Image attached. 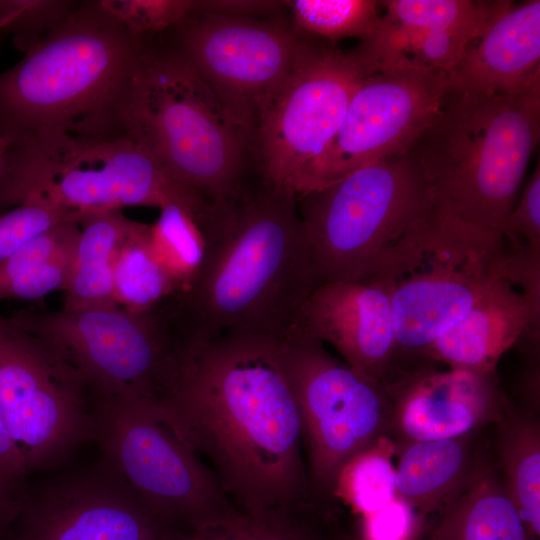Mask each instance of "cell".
Returning a JSON list of instances; mask_svg holds the SVG:
<instances>
[{
  "mask_svg": "<svg viewBox=\"0 0 540 540\" xmlns=\"http://www.w3.org/2000/svg\"><path fill=\"white\" fill-rule=\"evenodd\" d=\"M79 3L67 0H26L24 8L3 30L12 33L23 54L42 41Z\"/></svg>",
  "mask_w": 540,
  "mask_h": 540,
  "instance_id": "33",
  "label": "cell"
},
{
  "mask_svg": "<svg viewBox=\"0 0 540 540\" xmlns=\"http://www.w3.org/2000/svg\"><path fill=\"white\" fill-rule=\"evenodd\" d=\"M160 210L158 219L149 224L148 242L180 293L191 286L202 268L207 252L206 236L183 207L170 204Z\"/></svg>",
  "mask_w": 540,
  "mask_h": 540,
  "instance_id": "26",
  "label": "cell"
},
{
  "mask_svg": "<svg viewBox=\"0 0 540 540\" xmlns=\"http://www.w3.org/2000/svg\"><path fill=\"white\" fill-rule=\"evenodd\" d=\"M540 328V250L514 249L505 273L421 356L474 373L496 374L501 357Z\"/></svg>",
  "mask_w": 540,
  "mask_h": 540,
  "instance_id": "18",
  "label": "cell"
},
{
  "mask_svg": "<svg viewBox=\"0 0 540 540\" xmlns=\"http://www.w3.org/2000/svg\"><path fill=\"white\" fill-rule=\"evenodd\" d=\"M381 381L402 442L460 438L501 418L496 374L439 370L433 360L412 356L397 357Z\"/></svg>",
  "mask_w": 540,
  "mask_h": 540,
  "instance_id": "17",
  "label": "cell"
},
{
  "mask_svg": "<svg viewBox=\"0 0 540 540\" xmlns=\"http://www.w3.org/2000/svg\"><path fill=\"white\" fill-rule=\"evenodd\" d=\"M127 135L215 207L250 183V134L191 66L158 35L146 38Z\"/></svg>",
  "mask_w": 540,
  "mask_h": 540,
  "instance_id": "6",
  "label": "cell"
},
{
  "mask_svg": "<svg viewBox=\"0 0 540 540\" xmlns=\"http://www.w3.org/2000/svg\"><path fill=\"white\" fill-rule=\"evenodd\" d=\"M540 136V92L451 88L409 153L433 206L502 235Z\"/></svg>",
  "mask_w": 540,
  "mask_h": 540,
  "instance_id": "4",
  "label": "cell"
},
{
  "mask_svg": "<svg viewBox=\"0 0 540 540\" xmlns=\"http://www.w3.org/2000/svg\"><path fill=\"white\" fill-rule=\"evenodd\" d=\"M25 3L26 0H20L19 7L12 14L0 20V31H2L9 23H11L12 20L17 17L19 12L24 8Z\"/></svg>",
  "mask_w": 540,
  "mask_h": 540,
  "instance_id": "40",
  "label": "cell"
},
{
  "mask_svg": "<svg viewBox=\"0 0 540 540\" xmlns=\"http://www.w3.org/2000/svg\"><path fill=\"white\" fill-rule=\"evenodd\" d=\"M29 474L26 459L0 414V491L19 499Z\"/></svg>",
  "mask_w": 540,
  "mask_h": 540,
  "instance_id": "36",
  "label": "cell"
},
{
  "mask_svg": "<svg viewBox=\"0 0 540 540\" xmlns=\"http://www.w3.org/2000/svg\"><path fill=\"white\" fill-rule=\"evenodd\" d=\"M11 316L70 363L95 398L153 400L175 348L164 302L142 313L61 309Z\"/></svg>",
  "mask_w": 540,
  "mask_h": 540,
  "instance_id": "13",
  "label": "cell"
},
{
  "mask_svg": "<svg viewBox=\"0 0 540 540\" xmlns=\"http://www.w3.org/2000/svg\"><path fill=\"white\" fill-rule=\"evenodd\" d=\"M70 214L39 198H29L0 211V261Z\"/></svg>",
  "mask_w": 540,
  "mask_h": 540,
  "instance_id": "32",
  "label": "cell"
},
{
  "mask_svg": "<svg viewBox=\"0 0 540 540\" xmlns=\"http://www.w3.org/2000/svg\"><path fill=\"white\" fill-rule=\"evenodd\" d=\"M104 464L24 490L6 540H181Z\"/></svg>",
  "mask_w": 540,
  "mask_h": 540,
  "instance_id": "16",
  "label": "cell"
},
{
  "mask_svg": "<svg viewBox=\"0 0 540 540\" xmlns=\"http://www.w3.org/2000/svg\"><path fill=\"white\" fill-rule=\"evenodd\" d=\"M396 444L387 435L356 454L341 470L333 496L341 497L362 516L396 496Z\"/></svg>",
  "mask_w": 540,
  "mask_h": 540,
  "instance_id": "28",
  "label": "cell"
},
{
  "mask_svg": "<svg viewBox=\"0 0 540 540\" xmlns=\"http://www.w3.org/2000/svg\"><path fill=\"white\" fill-rule=\"evenodd\" d=\"M452 88L486 95L540 92V1H482Z\"/></svg>",
  "mask_w": 540,
  "mask_h": 540,
  "instance_id": "20",
  "label": "cell"
},
{
  "mask_svg": "<svg viewBox=\"0 0 540 540\" xmlns=\"http://www.w3.org/2000/svg\"><path fill=\"white\" fill-rule=\"evenodd\" d=\"M153 402L236 508L312 503L299 410L279 339L176 340Z\"/></svg>",
  "mask_w": 540,
  "mask_h": 540,
  "instance_id": "1",
  "label": "cell"
},
{
  "mask_svg": "<svg viewBox=\"0 0 540 540\" xmlns=\"http://www.w3.org/2000/svg\"><path fill=\"white\" fill-rule=\"evenodd\" d=\"M499 459L503 486L516 507L528 540L540 539V428L526 415L502 422Z\"/></svg>",
  "mask_w": 540,
  "mask_h": 540,
  "instance_id": "24",
  "label": "cell"
},
{
  "mask_svg": "<svg viewBox=\"0 0 540 540\" xmlns=\"http://www.w3.org/2000/svg\"><path fill=\"white\" fill-rule=\"evenodd\" d=\"M205 236L198 276L165 301L175 338L287 336L319 284L296 193L259 177L233 201L216 207Z\"/></svg>",
  "mask_w": 540,
  "mask_h": 540,
  "instance_id": "2",
  "label": "cell"
},
{
  "mask_svg": "<svg viewBox=\"0 0 540 540\" xmlns=\"http://www.w3.org/2000/svg\"><path fill=\"white\" fill-rule=\"evenodd\" d=\"M284 3L299 31L333 44L348 37L366 39L381 17L380 4L373 0H290Z\"/></svg>",
  "mask_w": 540,
  "mask_h": 540,
  "instance_id": "29",
  "label": "cell"
},
{
  "mask_svg": "<svg viewBox=\"0 0 540 540\" xmlns=\"http://www.w3.org/2000/svg\"><path fill=\"white\" fill-rule=\"evenodd\" d=\"M510 256L501 234L435 207L416 219L365 280L390 300L396 356L423 355L505 273Z\"/></svg>",
  "mask_w": 540,
  "mask_h": 540,
  "instance_id": "5",
  "label": "cell"
},
{
  "mask_svg": "<svg viewBox=\"0 0 540 540\" xmlns=\"http://www.w3.org/2000/svg\"><path fill=\"white\" fill-rule=\"evenodd\" d=\"M319 283L363 282L380 254L433 208L412 155L379 160L297 195Z\"/></svg>",
  "mask_w": 540,
  "mask_h": 540,
  "instance_id": "8",
  "label": "cell"
},
{
  "mask_svg": "<svg viewBox=\"0 0 540 540\" xmlns=\"http://www.w3.org/2000/svg\"><path fill=\"white\" fill-rule=\"evenodd\" d=\"M145 44L100 0L80 1L22 60L0 73V134L11 147L56 137L128 136V108Z\"/></svg>",
  "mask_w": 540,
  "mask_h": 540,
  "instance_id": "3",
  "label": "cell"
},
{
  "mask_svg": "<svg viewBox=\"0 0 540 540\" xmlns=\"http://www.w3.org/2000/svg\"><path fill=\"white\" fill-rule=\"evenodd\" d=\"M428 540H528L516 507L487 464H473Z\"/></svg>",
  "mask_w": 540,
  "mask_h": 540,
  "instance_id": "23",
  "label": "cell"
},
{
  "mask_svg": "<svg viewBox=\"0 0 540 540\" xmlns=\"http://www.w3.org/2000/svg\"><path fill=\"white\" fill-rule=\"evenodd\" d=\"M502 236L510 246L540 250V166L525 185L520 200L509 213Z\"/></svg>",
  "mask_w": 540,
  "mask_h": 540,
  "instance_id": "34",
  "label": "cell"
},
{
  "mask_svg": "<svg viewBox=\"0 0 540 540\" xmlns=\"http://www.w3.org/2000/svg\"><path fill=\"white\" fill-rule=\"evenodd\" d=\"M469 438L396 445V495L420 516L445 508L471 472Z\"/></svg>",
  "mask_w": 540,
  "mask_h": 540,
  "instance_id": "22",
  "label": "cell"
},
{
  "mask_svg": "<svg viewBox=\"0 0 540 540\" xmlns=\"http://www.w3.org/2000/svg\"><path fill=\"white\" fill-rule=\"evenodd\" d=\"M149 224L139 223L121 247L114 264V297L120 308L149 311L176 295L178 288L153 255Z\"/></svg>",
  "mask_w": 540,
  "mask_h": 540,
  "instance_id": "25",
  "label": "cell"
},
{
  "mask_svg": "<svg viewBox=\"0 0 540 540\" xmlns=\"http://www.w3.org/2000/svg\"><path fill=\"white\" fill-rule=\"evenodd\" d=\"M10 147V142L3 135L0 134V178L6 166Z\"/></svg>",
  "mask_w": 540,
  "mask_h": 540,
  "instance_id": "39",
  "label": "cell"
},
{
  "mask_svg": "<svg viewBox=\"0 0 540 540\" xmlns=\"http://www.w3.org/2000/svg\"><path fill=\"white\" fill-rule=\"evenodd\" d=\"M3 493V492H2ZM4 494V493H3ZM6 495V494H5ZM12 498V497H11Z\"/></svg>",
  "mask_w": 540,
  "mask_h": 540,
  "instance_id": "41",
  "label": "cell"
},
{
  "mask_svg": "<svg viewBox=\"0 0 540 540\" xmlns=\"http://www.w3.org/2000/svg\"><path fill=\"white\" fill-rule=\"evenodd\" d=\"M160 36L251 135L259 106L290 70L304 33L281 19L210 13L193 5Z\"/></svg>",
  "mask_w": 540,
  "mask_h": 540,
  "instance_id": "14",
  "label": "cell"
},
{
  "mask_svg": "<svg viewBox=\"0 0 540 540\" xmlns=\"http://www.w3.org/2000/svg\"><path fill=\"white\" fill-rule=\"evenodd\" d=\"M76 220L80 235L62 309H120L114 297V264L121 247L140 222L128 218L121 210L88 213Z\"/></svg>",
  "mask_w": 540,
  "mask_h": 540,
  "instance_id": "21",
  "label": "cell"
},
{
  "mask_svg": "<svg viewBox=\"0 0 540 540\" xmlns=\"http://www.w3.org/2000/svg\"><path fill=\"white\" fill-rule=\"evenodd\" d=\"M91 395L55 349L0 312V414L29 473L59 466L92 441Z\"/></svg>",
  "mask_w": 540,
  "mask_h": 540,
  "instance_id": "12",
  "label": "cell"
},
{
  "mask_svg": "<svg viewBox=\"0 0 540 540\" xmlns=\"http://www.w3.org/2000/svg\"><path fill=\"white\" fill-rule=\"evenodd\" d=\"M383 18L412 30H462L477 26L482 1L471 0H389L381 1Z\"/></svg>",
  "mask_w": 540,
  "mask_h": 540,
  "instance_id": "30",
  "label": "cell"
},
{
  "mask_svg": "<svg viewBox=\"0 0 540 540\" xmlns=\"http://www.w3.org/2000/svg\"><path fill=\"white\" fill-rule=\"evenodd\" d=\"M29 198L57 205L75 218L176 204L201 221L211 206L130 136L56 137L10 147L0 178V211Z\"/></svg>",
  "mask_w": 540,
  "mask_h": 540,
  "instance_id": "7",
  "label": "cell"
},
{
  "mask_svg": "<svg viewBox=\"0 0 540 540\" xmlns=\"http://www.w3.org/2000/svg\"><path fill=\"white\" fill-rule=\"evenodd\" d=\"M283 4L276 1H195V8L218 14L256 17L274 12Z\"/></svg>",
  "mask_w": 540,
  "mask_h": 540,
  "instance_id": "37",
  "label": "cell"
},
{
  "mask_svg": "<svg viewBox=\"0 0 540 540\" xmlns=\"http://www.w3.org/2000/svg\"><path fill=\"white\" fill-rule=\"evenodd\" d=\"M373 74L354 51L304 33L283 80L259 106L250 154L266 183L293 190L338 131L348 105Z\"/></svg>",
  "mask_w": 540,
  "mask_h": 540,
  "instance_id": "10",
  "label": "cell"
},
{
  "mask_svg": "<svg viewBox=\"0 0 540 540\" xmlns=\"http://www.w3.org/2000/svg\"><path fill=\"white\" fill-rule=\"evenodd\" d=\"M279 353L299 410L313 498L333 496L344 466L387 435L391 399L381 380L337 359L318 340L291 332L279 339Z\"/></svg>",
  "mask_w": 540,
  "mask_h": 540,
  "instance_id": "11",
  "label": "cell"
},
{
  "mask_svg": "<svg viewBox=\"0 0 540 540\" xmlns=\"http://www.w3.org/2000/svg\"><path fill=\"white\" fill-rule=\"evenodd\" d=\"M101 5L139 38L161 35L179 24L192 0H100Z\"/></svg>",
  "mask_w": 540,
  "mask_h": 540,
  "instance_id": "31",
  "label": "cell"
},
{
  "mask_svg": "<svg viewBox=\"0 0 540 540\" xmlns=\"http://www.w3.org/2000/svg\"><path fill=\"white\" fill-rule=\"evenodd\" d=\"M451 88L445 73L411 65L379 68L352 97L335 136L304 173L297 195L367 164L408 153Z\"/></svg>",
  "mask_w": 540,
  "mask_h": 540,
  "instance_id": "15",
  "label": "cell"
},
{
  "mask_svg": "<svg viewBox=\"0 0 540 540\" xmlns=\"http://www.w3.org/2000/svg\"><path fill=\"white\" fill-rule=\"evenodd\" d=\"M420 515L397 495L381 509L363 515V540H412Z\"/></svg>",
  "mask_w": 540,
  "mask_h": 540,
  "instance_id": "35",
  "label": "cell"
},
{
  "mask_svg": "<svg viewBox=\"0 0 540 540\" xmlns=\"http://www.w3.org/2000/svg\"><path fill=\"white\" fill-rule=\"evenodd\" d=\"M312 504L241 510L226 514L184 534L181 540H317L308 513Z\"/></svg>",
  "mask_w": 540,
  "mask_h": 540,
  "instance_id": "27",
  "label": "cell"
},
{
  "mask_svg": "<svg viewBox=\"0 0 540 540\" xmlns=\"http://www.w3.org/2000/svg\"><path fill=\"white\" fill-rule=\"evenodd\" d=\"M291 332L330 344L348 365L379 380L396 357L390 300L368 281L319 283Z\"/></svg>",
  "mask_w": 540,
  "mask_h": 540,
  "instance_id": "19",
  "label": "cell"
},
{
  "mask_svg": "<svg viewBox=\"0 0 540 540\" xmlns=\"http://www.w3.org/2000/svg\"><path fill=\"white\" fill-rule=\"evenodd\" d=\"M92 441L103 464L156 517L180 533L236 508L159 416L152 400L95 398Z\"/></svg>",
  "mask_w": 540,
  "mask_h": 540,
  "instance_id": "9",
  "label": "cell"
},
{
  "mask_svg": "<svg viewBox=\"0 0 540 540\" xmlns=\"http://www.w3.org/2000/svg\"><path fill=\"white\" fill-rule=\"evenodd\" d=\"M19 499L11 498L0 491V540H6L18 511Z\"/></svg>",
  "mask_w": 540,
  "mask_h": 540,
  "instance_id": "38",
  "label": "cell"
}]
</instances>
